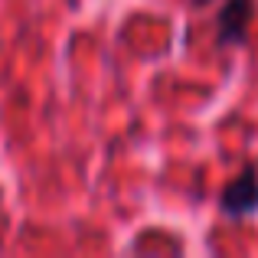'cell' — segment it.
Returning <instances> with one entry per match:
<instances>
[{"label": "cell", "instance_id": "cell-1", "mask_svg": "<svg viewBox=\"0 0 258 258\" xmlns=\"http://www.w3.org/2000/svg\"><path fill=\"white\" fill-rule=\"evenodd\" d=\"M222 209L229 216H248L258 209V173L255 167H245L242 176H235L222 193Z\"/></svg>", "mask_w": 258, "mask_h": 258}, {"label": "cell", "instance_id": "cell-2", "mask_svg": "<svg viewBox=\"0 0 258 258\" xmlns=\"http://www.w3.org/2000/svg\"><path fill=\"white\" fill-rule=\"evenodd\" d=\"M255 4L252 0H229L219 13V43H242L248 33V23H252Z\"/></svg>", "mask_w": 258, "mask_h": 258}, {"label": "cell", "instance_id": "cell-3", "mask_svg": "<svg viewBox=\"0 0 258 258\" xmlns=\"http://www.w3.org/2000/svg\"><path fill=\"white\" fill-rule=\"evenodd\" d=\"M196 4H206V0H196Z\"/></svg>", "mask_w": 258, "mask_h": 258}]
</instances>
